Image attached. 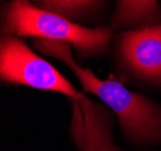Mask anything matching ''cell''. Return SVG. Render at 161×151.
Wrapping results in <instances>:
<instances>
[{"label": "cell", "mask_w": 161, "mask_h": 151, "mask_svg": "<svg viewBox=\"0 0 161 151\" xmlns=\"http://www.w3.org/2000/svg\"><path fill=\"white\" fill-rule=\"evenodd\" d=\"M32 46L44 56L61 61L80 81L84 92L99 98L118 117L124 137L130 143L161 146V105L144 95L130 91L116 80H102L89 68L76 62L69 44L34 39Z\"/></svg>", "instance_id": "obj_1"}, {"label": "cell", "mask_w": 161, "mask_h": 151, "mask_svg": "<svg viewBox=\"0 0 161 151\" xmlns=\"http://www.w3.org/2000/svg\"><path fill=\"white\" fill-rule=\"evenodd\" d=\"M0 33L21 39L62 41L75 48L81 58L103 57L114 38L109 25L89 28L38 8L31 0H0Z\"/></svg>", "instance_id": "obj_2"}, {"label": "cell", "mask_w": 161, "mask_h": 151, "mask_svg": "<svg viewBox=\"0 0 161 151\" xmlns=\"http://www.w3.org/2000/svg\"><path fill=\"white\" fill-rule=\"evenodd\" d=\"M0 86H25L78 99L84 94L23 40L0 33Z\"/></svg>", "instance_id": "obj_3"}, {"label": "cell", "mask_w": 161, "mask_h": 151, "mask_svg": "<svg viewBox=\"0 0 161 151\" xmlns=\"http://www.w3.org/2000/svg\"><path fill=\"white\" fill-rule=\"evenodd\" d=\"M115 58L127 76L161 89V23L122 30L115 38Z\"/></svg>", "instance_id": "obj_4"}, {"label": "cell", "mask_w": 161, "mask_h": 151, "mask_svg": "<svg viewBox=\"0 0 161 151\" xmlns=\"http://www.w3.org/2000/svg\"><path fill=\"white\" fill-rule=\"evenodd\" d=\"M70 139L78 151H122L113 140V112L82 94L69 99Z\"/></svg>", "instance_id": "obj_5"}, {"label": "cell", "mask_w": 161, "mask_h": 151, "mask_svg": "<svg viewBox=\"0 0 161 151\" xmlns=\"http://www.w3.org/2000/svg\"><path fill=\"white\" fill-rule=\"evenodd\" d=\"M161 23V8L158 0H116L109 27L115 30L139 29Z\"/></svg>", "instance_id": "obj_6"}, {"label": "cell", "mask_w": 161, "mask_h": 151, "mask_svg": "<svg viewBox=\"0 0 161 151\" xmlns=\"http://www.w3.org/2000/svg\"><path fill=\"white\" fill-rule=\"evenodd\" d=\"M38 8L67 17L73 22L87 21L97 13L104 0H31Z\"/></svg>", "instance_id": "obj_7"}]
</instances>
